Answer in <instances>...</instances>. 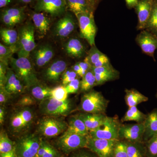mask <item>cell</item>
<instances>
[{"label":"cell","mask_w":157,"mask_h":157,"mask_svg":"<svg viewBox=\"0 0 157 157\" xmlns=\"http://www.w3.org/2000/svg\"><path fill=\"white\" fill-rule=\"evenodd\" d=\"M10 65L11 69L26 87L31 88L40 82L29 58H11Z\"/></svg>","instance_id":"cell-1"},{"label":"cell","mask_w":157,"mask_h":157,"mask_svg":"<svg viewBox=\"0 0 157 157\" xmlns=\"http://www.w3.org/2000/svg\"><path fill=\"white\" fill-rule=\"evenodd\" d=\"M68 126L62 117L45 116L38 122L37 133L46 140L57 138L67 131Z\"/></svg>","instance_id":"cell-2"},{"label":"cell","mask_w":157,"mask_h":157,"mask_svg":"<svg viewBox=\"0 0 157 157\" xmlns=\"http://www.w3.org/2000/svg\"><path fill=\"white\" fill-rule=\"evenodd\" d=\"M109 103L102 93L92 90L82 96L78 109L82 112L105 114Z\"/></svg>","instance_id":"cell-3"},{"label":"cell","mask_w":157,"mask_h":157,"mask_svg":"<svg viewBox=\"0 0 157 157\" xmlns=\"http://www.w3.org/2000/svg\"><path fill=\"white\" fill-rule=\"evenodd\" d=\"M88 136L65 132L57 137L52 144L62 153L68 156L77 150L86 148Z\"/></svg>","instance_id":"cell-4"},{"label":"cell","mask_w":157,"mask_h":157,"mask_svg":"<svg viewBox=\"0 0 157 157\" xmlns=\"http://www.w3.org/2000/svg\"><path fill=\"white\" fill-rule=\"evenodd\" d=\"M75 105L72 100L58 101L52 97L40 102L39 109L40 113L45 116L61 117L67 116L75 110Z\"/></svg>","instance_id":"cell-5"},{"label":"cell","mask_w":157,"mask_h":157,"mask_svg":"<svg viewBox=\"0 0 157 157\" xmlns=\"http://www.w3.org/2000/svg\"><path fill=\"white\" fill-rule=\"evenodd\" d=\"M42 137L38 133L25 134L15 142L14 151L17 157H34L37 155Z\"/></svg>","instance_id":"cell-6"},{"label":"cell","mask_w":157,"mask_h":157,"mask_svg":"<svg viewBox=\"0 0 157 157\" xmlns=\"http://www.w3.org/2000/svg\"><path fill=\"white\" fill-rule=\"evenodd\" d=\"M35 27L31 21L26 23L21 28L17 44L18 57L29 58L31 52L36 48Z\"/></svg>","instance_id":"cell-7"},{"label":"cell","mask_w":157,"mask_h":157,"mask_svg":"<svg viewBox=\"0 0 157 157\" xmlns=\"http://www.w3.org/2000/svg\"><path fill=\"white\" fill-rule=\"evenodd\" d=\"M121 124L118 117L106 116L103 123L98 128L89 132L92 138L107 140H119Z\"/></svg>","instance_id":"cell-8"},{"label":"cell","mask_w":157,"mask_h":157,"mask_svg":"<svg viewBox=\"0 0 157 157\" xmlns=\"http://www.w3.org/2000/svg\"><path fill=\"white\" fill-rule=\"evenodd\" d=\"M75 15L79 26L80 38L85 40L91 46L95 45L97 27L95 22L94 13L82 12Z\"/></svg>","instance_id":"cell-9"},{"label":"cell","mask_w":157,"mask_h":157,"mask_svg":"<svg viewBox=\"0 0 157 157\" xmlns=\"http://www.w3.org/2000/svg\"><path fill=\"white\" fill-rule=\"evenodd\" d=\"M35 11L43 12L52 17H58L64 14L67 9L66 0H36Z\"/></svg>","instance_id":"cell-10"},{"label":"cell","mask_w":157,"mask_h":157,"mask_svg":"<svg viewBox=\"0 0 157 157\" xmlns=\"http://www.w3.org/2000/svg\"><path fill=\"white\" fill-rule=\"evenodd\" d=\"M119 140L98 139L89 136L86 148L98 157H113L116 145Z\"/></svg>","instance_id":"cell-11"},{"label":"cell","mask_w":157,"mask_h":157,"mask_svg":"<svg viewBox=\"0 0 157 157\" xmlns=\"http://www.w3.org/2000/svg\"><path fill=\"white\" fill-rule=\"evenodd\" d=\"M144 123L121 124L119 131V140L129 142H144Z\"/></svg>","instance_id":"cell-12"},{"label":"cell","mask_w":157,"mask_h":157,"mask_svg":"<svg viewBox=\"0 0 157 157\" xmlns=\"http://www.w3.org/2000/svg\"><path fill=\"white\" fill-rule=\"evenodd\" d=\"M135 41L143 53L151 57L155 61L154 53L157 49V36L143 30L137 35Z\"/></svg>","instance_id":"cell-13"},{"label":"cell","mask_w":157,"mask_h":157,"mask_svg":"<svg viewBox=\"0 0 157 157\" xmlns=\"http://www.w3.org/2000/svg\"><path fill=\"white\" fill-rule=\"evenodd\" d=\"M77 26V22L72 14L67 13L56 24L55 35L61 39L67 38L73 33Z\"/></svg>","instance_id":"cell-14"},{"label":"cell","mask_w":157,"mask_h":157,"mask_svg":"<svg viewBox=\"0 0 157 157\" xmlns=\"http://www.w3.org/2000/svg\"><path fill=\"white\" fill-rule=\"evenodd\" d=\"M154 0H139L134 9L138 18L137 29L138 30L145 29L151 15Z\"/></svg>","instance_id":"cell-15"},{"label":"cell","mask_w":157,"mask_h":157,"mask_svg":"<svg viewBox=\"0 0 157 157\" xmlns=\"http://www.w3.org/2000/svg\"><path fill=\"white\" fill-rule=\"evenodd\" d=\"M25 7L6 8L1 12V20L8 27L20 23L25 17Z\"/></svg>","instance_id":"cell-16"},{"label":"cell","mask_w":157,"mask_h":157,"mask_svg":"<svg viewBox=\"0 0 157 157\" xmlns=\"http://www.w3.org/2000/svg\"><path fill=\"white\" fill-rule=\"evenodd\" d=\"M94 74L97 85L104 84L107 82L113 81L119 77L120 73L112 65L99 67L91 68Z\"/></svg>","instance_id":"cell-17"},{"label":"cell","mask_w":157,"mask_h":157,"mask_svg":"<svg viewBox=\"0 0 157 157\" xmlns=\"http://www.w3.org/2000/svg\"><path fill=\"white\" fill-rule=\"evenodd\" d=\"M33 59L35 64L39 67H42L50 61L54 56V51L51 46L46 44L35 48Z\"/></svg>","instance_id":"cell-18"},{"label":"cell","mask_w":157,"mask_h":157,"mask_svg":"<svg viewBox=\"0 0 157 157\" xmlns=\"http://www.w3.org/2000/svg\"><path fill=\"white\" fill-rule=\"evenodd\" d=\"M64 49L69 56L74 58H81L86 54V48L84 43L76 37L71 38L65 43Z\"/></svg>","instance_id":"cell-19"},{"label":"cell","mask_w":157,"mask_h":157,"mask_svg":"<svg viewBox=\"0 0 157 157\" xmlns=\"http://www.w3.org/2000/svg\"><path fill=\"white\" fill-rule=\"evenodd\" d=\"M91 68L99 67L111 65L109 58L100 51L96 45L91 46L87 56L86 57Z\"/></svg>","instance_id":"cell-20"},{"label":"cell","mask_w":157,"mask_h":157,"mask_svg":"<svg viewBox=\"0 0 157 157\" xmlns=\"http://www.w3.org/2000/svg\"><path fill=\"white\" fill-rule=\"evenodd\" d=\"M67 69V63L63 60H58L53 62L45 70L44 77L50 82H57Z\"/></svg>","instance_id":"cell-21"},{"label":"cell","mask_w":157,"mask_h":157,"mask_svg":"<svg viewBox=\"0 0 157 157\" xmlns=\"http://www.w3.org/2000/svg\"><path fill=\"white\" fill-rule=\"evenodd\" d=\"M5 87L6 91L11 95L22 92L26 87L13 70L8 69Z\"/></svg>","instance_id":"cell-22"},{"label":"cell","mask_w":157,"mask_h":157,"mask_svg":"<svg viewBox=\"0 0 157 157\" xmlns=\"http://www.w3.org/2000/svg\"><path fill=\"white\" fill-rule=\"evenodd\" d=\"M144 123V132L143 141L145 142L153 136L157 135V109H154L147 114Z\"/></svg>","instance_id":"cell-23"},{"label":"cell","mask_w":157,"mask_h":157,"mask_svg":"<svg viewBox=\"0 0 157 157\" xmlns=\"http://www.w3.org/2000/svg\"><path fill=\"white\" fill-rule=\"evenodd\" d=\"M84 123L89 132L98 128L103 123L107 115L105 114H95L81 112L78 113Z\"/></svg>","instance_id":"cell-24"},{"label":"cell","mask_w":157,"mask_h":157,"mask_svg":"<svg viewBox=\"0 0 157 157\" xmlns=\"http://www.w3.org/2000/svg\"><path fill=\"white\" fill-rule=\"evenodd\" d=\"M35 29L40 36H44L50 29V20L43 12H33L32 15Z\"/></svg>","instance_id":"cell-25"},{"label":"cell","mask_w":157,"mask_h":157,"mask_svg":"<svg viewBox=\"0 0 157 157\" xmlns=\"http://www.w3.org/2000/svg\"><path fill=\"white\" fill-rule=\"evenodd\" d=\"M68 124V128L66 132L84 136H88L89 135L84 123L78 114L71 116L69 118Z\"/></svg>","instance_id":"cell-26"},{"label":"cell","mask_w":157,"mask_h":157,"mask_svg":"<svg viewBox=\"0 0 157 157\" xmlns=\"http://www.w3.org/2000/svg\"><path fill=\"white\" fill-rule=\"evenodd\" d=\"M37 155L39 157H63L65 155L48 140L42 137Z\"/></svg>","instance_id":"cell-27"},{"label":"cell","mask_w":157,"mask_h":157,"mask_svg":"<svg viewBox=\"0 0 157 157\" xmlns=\"http://www.w3.org/2000/svg\"><path fill=\"white\" fill-rule=\"evenodd\" d=\"M67 9L76 14L82 12H93L95 10L87 0H66Z\"/></svg>","instance_id":"cell-28"},{"label":"cell","mask_w":157,"mask_h":157,"mask_svg":"<svg viewBox=\"0 0 157 157\" xmlns=\"http://www.w3.org/2000/svg\"><path fill=\"white\" fill-rule=\"evenodd\" d=\"M124 99L128 107L137 106L143 102H147L148 98L135 89L125 90Z\"/></svg>","instance_id":"cell-29"},{"label":"cell","mask_w":157,"mask_h":157,"mask_svg":"<svg viewBox=\"0 0 157 157\" xmlns=\"http://www.w3.org/2000/svg\"><path fill=\"white\" fill-rule=\"evenodd\" d=\"M30 125L23 117L20 110L15 111L11 115L10 120V127L12 132L20 133L29 128Z\"/></svg>","instance_id":"cell-30"},{"label":"cell","mask_w":157,"mask_h":157,"mask_svg":"<svg viewBox=\"0 0 157 157\" xmlns=\"http://www.w3.org/2000/svg\"><path fill=\"white\" fill-rule=\"evenodd\" d=\"M125 141L128 157H147L145 142Z\"/></svg>","instance_id":"cell-31"},{"label":"cell","mask_w":157,"mask_h":157,"mask_svg":"<svg viewBox=\"0 0 157 157\" xmlns=\"http://www.w3.org/2000/svg\"><path fill=\"white\" fill-rule=\"evenodd\" d=\"M31 95L39 102L51 97L52 89L39 82L31 87Z\"/></svg>","instance_id":"cell-32"},{"label":"cell","mask_w":157,"mask_h":157,"mask_svg":"<svg viewBox=\"0 0 157 157\" xmlns=\"http://www.w3.org/2000/svg\"><path fill=\"white\" fill-rule=\"evenodd\" d=\"M146 114L137 109L136 106L128 107L125 114L121 120L122 123L124 122L134 121L137 123H143L146 117Z\"/></svg>","instance_id":"cell-33"},{"label":"cell","mask_w":157,"mask_h":157,"mask_svg":"<svg viewBox=\"0 0 157 157\" xmlns=\"http://www.w3.org/2000/svg\"><path fill=\"white\" fill-rule=\"evenodd\" d=\"M1 39L9 46H17L18 33L13 29L2 28L0 31Z\"/></svg>","instance_id":"cell-34"},{"label":"cell","mask_w":157,"mask_h":157,"mask_svg":"<svg viewBox=\"0 0 157 157\" xmlns=\"http://www.w3.org/2000/svg\"><path fill=\"white\" fill-rule=\"evenodd\" d=\"M96 86L98 85L95 76L90 69L82 77L79 90L82 93L88 92L92 90L93 88Z\"/></svg>","instance_id":"cell-35"},{"label":"cell","mask_w":157,"mask_h":157,"mask_svg":"<svg viewBox=\"0 0 157 157\" xmlns=\"http://www.w3.org/2000/svg\"><path fill=\"white\" fill-rule=\"evenodd\" d=\"M15 142L9 138L4 130L0 133V154L8 153L14 150Z\"/></svg>","instance_id":"cell-36"},{"label":"cell","mask_w":157,"mask_h":157,"mask_svg":"<svg viewBox=\"0 0 157 157\" xmlns=\"http://www.w3.org/2000/svg\"><path fill=\"white\" fill-rule=\"evenodd\" d=\"M145 30L157 36V0H154L151 15L147 24Z\"/></svg>","instance_id":"cell-37"},{"label":"cell","mask_w":157,"mask_h":157,"mask_svg":"<svg viewBox=\"0 0 157 157\" xmlns=\"http://www.w3.org/2000/svg\"><path fill=\"white\" fill-rule=\"evenodd\" d=\"M147 157H157V135H155L145 142Z\"/></svg>","instance_id":"cell-38"},{"label":"cell","mask_w":157,"mask_h":157,"mask_svg":"<svg viewBox=\"0 0 157 157\" xmlns=\"http://www.w3.org/2000/svg\"><path fill=\"white\" fill-rule=\"evenodd\" d=\"M68 94L63 85H60L52 89L51 97L59 101H65L68 99Z\"/></svg>","instance_id":"cell-39"},{"label":"cell","mask_w":157,"mask_h":157,"mask_svg":"<svg viewBox=\"0 0 157 157\" xmlns=\"http://www.w3.org/2000/svg\"><path fill=\"white\" fill-rule=\"evenodd\" d=\"M15 51L17 52V46H7L0 44V57L1 61L6 63V60L9 58Z\"/></svg>","instance_id":"cell-40"},{"label":"cell","mask_w":157,"mask_h":157,"mask_svg":"<svg viewBox=\"0 0 157 157\" xmlns=\"http://www.w3.org/2000/svg\"><path fill=\"white\" fill-rule=\"evenodd\" d=\"M113 157H128L125 141L119 140L116 145Z\"/></svg>","instance_id":"cell-41"},{"label":"cell","mask_w":157,"mask_h":157,"mask_svg":"<svg viewBox=\"0 0 157 157\" xmlns=\"http://www.w3.org/2000/svg\"><path fill=\"white\" fill-rule=\"evenodd\" d=\"M78 75L73 69H67L62 76V83L63 86L67 85L71 81L78 78Z\"/></svg>","instance_id":"cell-42"},{"label":"cell","mask_w":157,"mask_h":157,"mask_svg":"<svg viewBox=\"0 0 157 157\" xmlns=\"http://www.w3.org/2000/svg\"><path fill=\"white\" fill-rule=\"evenodd\" d=\"M68 157H98L97 155L87 148H83L73 152Z\"/></svg>","instance_id":"cell-43"},{"label":"cell","mask_w":157,"mask_h":157,"mask_svg":"<svg viewBox=\"0 0 157 157\" xmlns=\"http://www.w3.org/2000/svg\"><path fill=\"white\" fill-rule=\"evenodd\" d=\"M36 99L32 95H26L23 96L17 102V105L21 107H29L36 104Z\"/></svg>","instance_id":"cell-44"},{"label":"cell","mask_w":157,"mask_h":157,"mask_svg":"<svg viewBox=\"0 0 157 157\" xmlns=\"http://www.w3.org/2000/svg\"><path fill=\"white\" fill-rule=\"evenodd\" d=\"M81 80L77 78L71 81L67 85L65 86V88L67 90L68 94H76L80 90Z\"/></svg>","instance_id":"cell-45"},{"label":"cell","mask_w":157,"mask_h":157,"mask_svg":"<svg viewBox=\"0 0 157 157\" xmlns=\"http://www.w3.org/2000/svg\"><path fill=\"white\" fill-rule=\"evenodd\" d=\"M11 95L6 91L5 86H0V104L1 106L6 104L9 101Z\"/></svg>","instance_id":"cell-46"},{"label":"cell","mask_w":157,"mask_h":157,"mask_svg":"<svg viewBox=\"0 0 157 157\" xmlns=\"http://www.w3.org/2000/svg\"><path fill=\"white\" fill-rule=\"evenodd\" d=\"M7 70L6 63L1 62L0 63V86H5L6 81Z\"/></svg>","instance_id":"cell-47"},{"label":"cell","mask_w":157,"mask_h":157,"mask_svg":"<svg viewBox=\"0 0 157 157\" xmlns=\"http://www.w3.org/2000/svg\"><path fill=\"white\" fill-rule=\"evenodd\" d=\"M78 63L79 67L81 68L82 75V77L89 70H90L91 66L86 58L82 61L78 62Z\"/></svg>","instance_id":"cell-48"},{"label":"cell","mask_w":157,"mask_h":157,"mask_svg":"<svg viewBox=\"0 0 157 157\" xmlns=\"http://www.w3.org/2000/svg\"><path fill=\"white\" fill-rule=\"evenodd\" d=\"M127 8L129 9H134L139 0H125Z\"/></svg>","instance_id":"cell-49"},{"label":"cell","mask_w":157,"mask_h":157,"mask_svg":"<svg viewBox=\"0 0 157 157\" xmlns=\"http://www.w3.org/2000/svg\"><path fill=\"white\" fill-rule=\"evenodd\" d=\"M72 69H73L74 72H76V73H77L78 76L82 77L81 68H80V67H79L78 63H76L75 64L73 65V67H72Z\"/></svg>","instance_id":"cell-50"},{"label":"cell","mask_w":157,"mask_h":157,"mask_svg":"<svg viewBox=\"0 0 157 157\" xmlns=\"http://www.w3.org/2000/svg\"><path fill=\"white\" fill-rule=\"evenodd\" d=\"M5 116H6V111L2 106L0 107V124L1 125L3 124L5 121Z\"/></svg>","instance_id":"cell-51"},{"label":"cell","mask_w":157,"mask_h":157,"mask_svg":"<svg viewBox=\"0 0 157 157\" xmlns=\"http://www.w3.org/2000/svg\"><path fill=\"white\" fill-rule=\"evenodd\" d=\"M14 0H0V8H5L13 2Z\"/></svg>","instance_id":"cell-52"},{"label":"cell","mask_w":157,"mask_h":157,"mask_svg":"<svg viewBox=\"0 0 157 157\" xmlns=\"http://www.w3.org/2000/svg\"><path fill=\"white\" fill-rule=\"evenodd\" d=\"M95 10L102 0H87Z\"/></svg>","instance_id":"cell-53"},{"label":"cell","mask_w":157,"mask_h":157,"mask_svg":"<svg viewBox=\"0 0 157 157\" xmlns=\"http://www.w3.org/2000/svg\"><path fill=\"white\" fill-rule=\"evenodd\" d=\"M0 157H17L14 150L8 153L0 154Z\"/></svg>","instance_id":"cell-54"},{"label":"cell","mask_w":157,"mask_h":157,"mask_svg":"<svg viewBox=\"0 0 157 157\" xmlns=\"http://www.w3.org/2000/svg\"><path fill=\"white\" fill-rule=\"evenodd\" d=\"M18 1L22 3V4H28L32 2L34 0H18Z\"/></svg>","instance_id":"cell-55"},{"label":"cell","mask_w":157,"mask_h":157,"mask_svg":"<svg viewBox=\"0 0 157 157\" xmlns=\"http://www.w3.org/2000/svg\"><path fill=\"white\" fill-rule=\"evenodd\" d=\"M155 96H156V98L157 99V88L156 94Z\"/></svg>","instance_id":"cell-56"},{"label":"cell","mask_w":157,"mask_h":157,"mask_svg":"<svg viewBox=\"0 0 157 157\" xmlns=\"http://www.w3.org/2000/svg\"><path fill=\"white\" fill-rule=\"evenodd\" d=\"M63 157H68V156L65 155Z\"/></svg>","instance_id":"cell-57"},{"label":"cell","mask_w":157,"mask_h":157,"mask_svg":"<svg viewBox=\"0 0 157 157\" xmlns=\"http://www.w3.org/2000/svg\"><path fill=\"white\" fill-rule=\"evenodd\" d=\"M34 157H39L38 156H37V155H36V156Z\"/></svg>","instance_id":"cell-58"}]
</instances>
